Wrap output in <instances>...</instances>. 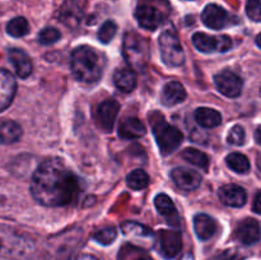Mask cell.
<instances>
[{
	"instance_id": "ffe728a7",
	"label": "cell",
	"mask_w": 261,
	"mask_h": 260,
	"mask_svg": "<svg viewBox=\"0 0 261 260\" xmlns=\"http://www.w3.org/2000/svg\"><path fill=\"white\" fill-rule=\"evenodd\" d=\"M145 133V125L137 117H125L119 124V137L122 139H139Z\"/></svg>"
},
{
	"instance_id": "44dd1931",
	"label": "cell",
	"mask_w": 261,
	"mask_h": 260,
	"mask_svg": "<svg viewBox=\"0 0 261 260\" xmlns=\"http://www.w3.org/2000/svg\"><path fill=\"white\" fill-rule=\"evenodd\" d=\"M194 229L201 241H206L216 235L217 222L208 214L199 213L194 218Z\"/></svg>"
},
{
	"instance_id": "5b68a950",
	"label": "cell",
	"mask_w": 261,
	"mask_h": 260,
	"mask_svg": "<svg viewBox=\"0 0 261 260\" xmlns=\"http://www.w3.org/2000/svg\"><path fill=\"white\" fill-rule=\"evenodd\" d=\"M81 231H65L55 236L50 241L46 260H71L81 244Z\"/></svg>"
},
{
	"instance_id": "52a82bcc",
	"label": "cell",
	"mask_w": 261,
	"mask_h": 260,
	"mask_svg": "<svg viewBox=\"0 0 261 260\" xmlns=\"http://www.w3.org/2000/svg\"><path fill=\"white\" fill-rule=\"evenodd\" d=\"M163 63L170 68H177L185 63V54L177 35L173 31H165L158 40Z\"/></svg>"
},
{
	"instance_id": "277c9868",
	"label": "cell",
	"mask_w": 261,
	"mask_h": 260,
	"mask_svg": "<svg viewBox=\"0 0 261 260\" xmlns=\"http://www.w3.org/2000/svg\"><path fill=\"white\" fill-rule=\"evenodd\" d=\"M150 121H152L153 134H154L155 140H157L161 153L163 155H167L170 153L175 152L180 147L181 142L184 139L182 133L176 126L166 122L161 115L157 120L152 119Z\"/></svg>"
},
{
	"instance_id": "f546056e",
	"label": "cell",
	"mask_w": 261,
	"mask_h": 260,
	"mask_svg": "<svg viewBox=\"0 0 261 260\" xmlns=\"http://www.w3.org/2000/svg\"><path fill=\"white\" fill-rule=\"evenodd\" d=\"M154 205L158 213L165 217L176 216V206L173 204L172 199L166 194H158L154 198Z\"/></svg>"
},
{
	"instance_id": "ba28073f",
	"label": "cell",
	"mask_w": 261,
	"mask_h": 260,
	"mask_svg": "<svg viewBox=\"0 0 261 260\" xmlns=\"http://www.w3.org/2000/svg\"><path fill=\"white\" fill-rule=\"evenodd\" d=\"M86 14V0H65L58 10V19L70 30L81 25Z\"/></svg>"
},
{
	"instance_id": "8d00e7d4",
	"label": "cell",
	"mask_w": 261,
	"mask_h": 260,
	"mask_svg": "<svg viewBox=\"0 0 261 260\" xmlns=\"http://www.w3.org/2000/svg\"><path fill=\"white\" fill-rule=\"evenodd\" d=\"M260 198H261V193H260V191H257L256 196H255V200H254V212H255V213H257V214H259L261 212Z\"/></svg>"
},
{
	"instance_id": "1f68e13d",
	"label": "cell",
	"mask_w": 261,
	"mask_h": 260,
	"mask_svg": "<svg viewBox=\"0 0 261 260\" xmlns=\"http://www.w3.org/2000/svg\"><path fill=\"white\" fill-rule=\"evenodd\" d=\"M116 228H114V227H105V228H101L97 232H94L93 239L101 245H111L116 240Z\"/></svg>"
},
{
	"instance_id": "4fadbf2b",
	"label": "cell",
	"mask_w": 261,
	"mask_h": 260,
	"mask_svg": "<svg viewBox=\"0 0 261 260\" xmlns=\"http://www.w3.org/2000/svg\"><path fill=\"white\" fill-rule=\"evenodd\" d=\"M171 178L177 188L185 191H193L201 184L200 173L188 167H176L171 171Z\"/></svg>"
},
{
	"instance_id": "74e56055",
	"label": "cell",
	"mask_w": 261,
	"mask_h": 260,
	"mask_svg": "<svg viewBox=\"0 0 261 260\" xmlns=\"http://www.w3.org/2000/svg\"><path fill=\"white\" fill-rule=\"evenodd\" d=\"M76 260H99V259L97 256H94V255L83 254V255H81V256H78V259Z\"/></svg>"
},
{
	"instance_id": "30bf717a",
	"label": "cell",
	"mask_w": 261,
	"mask_h": 260,
	"mask_svg": "<svg viewBox=\"0 0 261 260\" xmlns=\"http://www.w3.org/2000/svg\"><path fill=\"white\" fill-rule=\"evenodd\" d=\"M155 246L160 254L166 259H172L177 256L182 247L180 232L172 231V229H162L157 236Z\"/></svg>"
},
{
	"instance_id": "2e32d148",
	"label": "cell",
	"mask_w": 261,
	"mask_h": 260,
	"mask_svg": "<svg viewBox=\"0 0 261 260\" xmlns=\"http://www.w3.org/2000/svg\"><path fill=\"white\" fill-rule=\"evenodd\" d=\"M218 196L224 205L232 206V208H241L247 201V194L245 189L234 184L222 186L219 189Z\"/></svg>"
},
{
	"instance_id": "e575fe53",
	"label": "cell",
	"mask_w": 261,
	"mask_h": 260,
	"mask_svg": "<svg viewBox=\"0 0 261 260\" xmlns=\"http://www.w3.org/2000/svg\"><path fill=\"white\" fill-rule=\"evenodd\" d=\"M245 139H246V133L241 125H234L229 130L228 138H227L228 143L232 145H242L245 143Z\"/></svg>"
},
{
	"instance_id": "6da1fadb",
	"label": "cell",
	"mask_w": 261,
	"mask_h": 260,
	"mask_svg": "<svg viewBox=\"0 0 261 260\" xmlns=\"http://www.w3.org/2000/svg\"><path fill=\"white\" fill-rule=\"evenodd\" d=\"M81 180L60 160L43 161L31 181V193L45 206H63L81 193Z\"/></svg>"
},
{
	"instance_id": "ab89813d",
	"label": "cell",
	"mask_w": 261,
	"mask_h": 260,
	"mask_svg": "<svg viewBox=\"0 0 261 260\" xmlns=\"http://www.w3.org/2000/svg\"><path fill=\"white\" fill-rule=\"evenodd\" d=\"M255 134H256V142L260 143V127H257L256 133H255Z\"/></svg>"
},
{
	"instance_id": "ac0fdd59",
	"label": "cell",
	"mask_w": 261,
	"mask_h": 260,
	"mask_svg": "<svg viewBox=\"0 0 261 260\" xmlns=\"http://www.w3.org/2000/svg\"><path fill=\"white\" fill-rule=\"evenodd\" d=\"M8 56H9L10 63H12L13 68H14L15 73L19 78H27L32 74V60L24 51L20 50V48H10Z\"/></svg>"
},
{
	"instance_id": "3957f363",
	"label": "cell",
	"mask_w": 261,
	"mask_h": 260,
	"mask_svg": "<svg viewBox=\"0 0 261 260\" xmlns=\"http://www.w3.org/2000/svg\"><path fill=\"white\" fill-rule=\"evenodd\" d=\"M33 251V240L9 227H0V254L12 259H22Z\"/></svg>"
},
{
	"instance_id": "484cf974",
	"label": "cell",
	"mask_w": 261,
	"mask_h": 260,
	"mask_svg": "<svg viewBox=\"0 0 261 260\" xmlns=\"http://www.w3.org/2000/svg\"><path fill=\"white\" fill-rule=\"evenodd\" d=\"M182 157L191 165L196 166V167L201 168L204 171H208L209 168V158L201 150L195 149V148H186L182 150Z\"/></svg>"
},
{
	"instance_id": "f35d334b",
	"label": "cell",
	"mask_w": 261,
	"mask_h": 260,
	"mask_svg": "<svg viewBox=\"0 0 261 260\" xmlns=\"http://www.w3.org/2000/svg\"><path fill=\"white\" fill-rule=\"evenodd\" d=\"M132 260H153V259L150 256H148V255H145L143 251H140V252H138L137 256Z\"/></svg>"
},
{
	"instance_id": "8fae6325",
	"label": "cell",
	"mask_w": 261,
	"mask_h": 260,
	"mask_svg": "<svg viewBox=\"0 0 261 260\" xmlns=\"http://www.w3.org/2000/svg\"><path fill=\"white\" fill-rule=\"evenodd\" d=\"M214 83L223 96L237 98L242 92V79L231 70H223L214 76Z\"/></svg>"
},
{
	"instance_id": "f1b7e54d",
	"label": "cell",
	"mask_w": 261,
	"mask_h": 260,
	"mask_svg": "<svg viewBox=\"0 0 261 260\" xmlns=\"http://www.w3.org/2000/svg\"><path fill=\"white\" fill-rule=\"evenodd\" d=\"M30 32V24L27 19L23 17H15L12 20H9L7 24V33L12 37L19 38L25 36Z\"/></svg>"
},
{
	"instance_id": "4316f807",
	"label": "cell",
	"mask_w": 261,
	"mask_h": 260,
	"mask_svg": "<svg viewBox=\"0 0 261 260\" xmlns=\"http://www.w3.org/2000/svg\"><path fill=\"white\" fill-rule=\"evenodd\" d=\"M226 163L236 173H247L250 171V161L242 153H231L226 157Z\"/></svg>"
},
{
	"instance_id": "9a60e30c",
	"label": "cell",
	"mask_w": 261,
	"mask_h": 260,
	"mask_svg": "<svg viewBox=\"0 0 261 260\" xmlns=\"http://www.w3.org/2000/svg\"><path fill=\"white\" fill-rule=\"evenodd\" d=\"M201 20L206 27L212 30H222L228 24L229 17L227 10L221 5L209 4L201 13Z\"/></svg>"
},
{
	"instance_id": "cb8c5ba5",
	"label": "cell",
	"mask_w": 261,
	"mask_h": 260,
	"mask_svg": "<svg viewBox=\"0 0 261 260\" xmlns=\"http://www.w3.org/2000/svg\"><path fill=\"white\" fill-rule=\"evenodd\" d=\"M195 120L201 127L213 129L222 122V115L217 110L209 107H199L195 111Z\"/></svg>"
},
{
	"instance_id": "d6a6232c",
	"label": "cell",
	"mask_w": 261,
	"mask_h": 260,
	"mask_svg": "<svg viewBox=\"0 0 261 260\" xmlns=\"http://www.w3.org/2000/svg\"><path fill=\"white\" fill-rule=\"evenodd\" d=\"M117 31V25L114 20H106L103 24L101 25L98 31V38L102 43L111 42L112 38L115 37Z\"/></svg>"
},
{
	"instance_id": "d4e9b609",
	"label": "cell",
	"mask_w": 261,
	"mask_h": 260,
	"mask_svg": "<svg viewBox=\"0 0 261 260\" xmlns=\"http://www.w3.org/2000/svg\"><path fill=\"white\" fill-rule=\"evenodd\" d=\"M22 137V127L12 120L0 122V144H12Z\"/></svg>"
},
{
	"instance_id": "603a6c76",
	"label": "cell",
	"mask_w": 261,
	"mask_h": 260,
	"mask_svg": "<svg viewBox=\"0 0 261 260\" xmlns=\"http://www.w3.org/2000/svg\"><path fill=\"white\" fill-rule=\"evenodd\" d=\"M114 84L117 89H120L124 93H130V92L134 91L138 84L137 74L130 68L119 69L114 74Z\"/></svg>"
},
{
	"instance_id": "5bb4252c",
	"label": "cell",
	"mask_w": 261,
	"mask_h": 260,
	"mask_svg": "<svg viewBox=\"0 0 261 260\" xmlns=\"http://www.w3.org/2000/svg\"><path fill=\"white\" fill-rule=\"evenodd\" d=\"M138 24L148 31H155L163 20V15L157 8L148 4H142L135 10Z\"/></svg>"
},
{
	"instance_id": "9c48e42d",
	"label": "cell",
	"mask_w": 261,
	"mask_h": 260,
	"mask_svg": "<svg viewBox=\"0 0 261 260\" xmlns=\"http://www.w3.org/2000/svg\"><path fill=\"white\" fill-rule=\"evenodd\" d=\"M193 43L199 51L205 54L227 53L233 45L229 36H209L203 32H198L193 36Z\"/></svg>"
},
{
	"instance_id": "8992f818",
	"label": "cell",
	"mask_w": 261,
	"mask_h": 260,
	"mask_svg": "<svg viewBox=\"0 0 261 260\" xmlns=\"http://www.w3.org/2000/svg\"><path fill=\"white\" fill-rule=\"evenodd\" d=\"M122 55L129 65L143 68L149 59V45L142 36L135 32H126L122 42Z\"/></svg>"
},
{
	"instance_id": "7a4b0ae2",
	"label": "cell",
	"mask_w": 261,
	"mask_h": 260,
	"mask_svg": "<svg viewBox=\"0 0 261 260\" xmlns=\"http://www.w3.org/2000/svg\"><path fill=\"white\" fill-rule=\"evenodd\" d=\"M70 66L74 78L86 84L96 83L103 71L101 55L89 46H79L71 53Z\"/></svg>"
},
{
	"instance_id": "7c38bea8",
	"label": "cell",
	"mask_w": 261,
	"mask_h": 260,
	"mask_svg": "<svg viewBox=\"0 0 261 260\" xmlns=\"http://www.w3.org/2000/svg\"><path fill=\"white\" fill-rule=\"evenodd\" d=\"M120 105L115 99H105L96 109V121L105 132H111L116 121Z\"/></svg>"
},
{
	"instance_id": "836d02e7",
	"label": "cell",
	"mask_w": 261,
	"mask_h": 260,
	"mask_svg": "<svg viewBox=\"0 0 261 260\" xmlns=\"http://www.w3.org/2000/svg\"><path fill=\"white\" fill-rule=\"evenodd\" d=\"M60 31L54 27H46L38 33V42L41 45H53V43L58 42L60 40Z\"/></svg>"
},
{
	"instance_id": "7402d4cb",
	"label": "cell",
	"mask_w": 261,
	"mask_h": 260,
	"mask_svg": "<svg viewBox=\"0 0 261 260\" xmlns=\"http://www.w3.org/2000/svg\"><path fill=\"white\" fill-rule=\"evenodd\" d=\"M186 91L180 82H168L162 91V103L165 106H175L185 101Z\"/></svg>"
},
{
	"instance_id": "e0dca14e",
	"label": "cell",
	"mask_w": 261,
	"mask_h": 260,
	"mask_svg": "<svg viewBox=\"0 0 261 260\" xmlns=\"http://www.w3.org/2000/svg\"><path fill=\"white\" fill-rule=\"evenodd\" d=\"M17 92V83L12 74L5 69H0V112L12 103Z\"/></svg>"
},
{
	"instance_id": "4dcf8cb0",
	"label": "cell",
	"mask_w": 261,
	"mask_h": 260,
	"mask_svg": "<svg viewBox=\"0 0 261 260\" xmlns=\"http://www.w3.org/2000/svg\"><path fill=\"white\" fill-rule=\"evenodd\" d=\"M121 229L126 236H139V237H152L153 232L143 224L137 222H125L121 224Z\"/></svg>"
},
{
	"instance_id": "83f0119b",
	"label": "cell",
	"mask_w": 261,
	"mask_h": 260,
	"mask_svg": "<svg viewBox=\"0 0 261 260\" xmlns=\"http://www.w3.org/2000/svg\"><path fill=\"white\" fill-rule=\"evenodd\" d=\"M126 185L132 190H143L149 185V176L143 170H134L126 176Z\"/></svg>"
},
{
	"instance_id": "d6986e66",
	"label": "cell",
	"mask_w": 261,
	"mask_h": 260,
	"mask_svg": "<svg viewBox=\"0 0 261 260\" xmlns=\"http://www.w3.org/2000/svg\"><path fill=\"white\" fill-rule=\"evenodd\" d=\"M236 236L242 244L255 245L260 240L259 222L254 218H247L239 224L236 229Z\"/></svg>"
},
{
	"instance_id": "d590c367",
	"label": "cell",
	"mask_w": 261,
	"mask_h": 260,
	"mask_svg": "<svg viewBox=\"0 0 261 260\" xmlns=\"http://www.w3.org/2000/svg\"><path fill=\"white\" fill-rule=\"evenodd\" d=\"M247 17L254 22H260L261 19V0H247L246 4Z\"/></svg>"
}]
</instances>
